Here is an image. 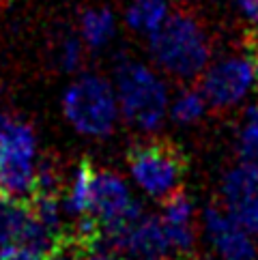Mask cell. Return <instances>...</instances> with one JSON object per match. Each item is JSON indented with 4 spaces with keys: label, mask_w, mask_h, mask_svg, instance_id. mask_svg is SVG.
Here are the masks:
<instances>
[{
    "label": "cell",
    "mask_w": 258,
    "mask_h": 260,
    "mask_svg": "<svg viewBox=\"0 0 258 260\" xmlns=\"http://www.w3.org/2000/svg\"><path fill=\"white\" fill-rule=\"evenodd\" d=\"M149 52L155 64L177 80H196L211 58L205 28L189 13H168L149 35Z\"/></svg>",
    "instance_id": "1"
},
{
    "label": "cell",
    "mask_w": 258,
    "mask_h": 260,
    "mask_svg": "<svg viewBox=\"0 0 258 260\" xmlns=\"http://www.w3.org/2000/svg\"><path fill=\"white\" fill-rule=\"evenodd\" d=\"M114 92L118 114L140 134L159 132L168 116V86L144 62L121 58L114 69Z\"/></svg>",
    "instance_id": "2"
},
{
    "label": "cell",
    "mask_w": 258,
    "mask_h": 260,
    "mask_svg": "<svg viewBox=\"0 0 258 260\" xmlns=\"http://www.w3.org/2000/svg\"><path fill=\"white\" fill-rule=\"evenodd\" d=\"M62 112L78 134L88 138H106L118 123V101L112 82L84 73L71 82L62 95Z\"/></svg>",
    "instance_id": "3"
},
{
    "label": "cell",
    "mask_w": 258,
    "mask_h": 260,
    "mask_svg": "<svg viewBox=\"0 0 258 260\" xmlns=\"http://www.w3.org/2000/svg\"><path fill=\"white\" fill-rule=\"evenodd\" d=\"M37 136L33 127L0 112V196L28 200L35 191Z\"/></svg>",
    "instance_id": "4"
},
{
    "label": "cell",
    "mask_w": 258,
    "mask_h": 260,
    "mask_svg": "<svg viewBox=\"0 0 258 260\" xmlns=\"http://www.w3.org/2000/svg\"><path fill=\"white\" fill-rule=\"evenodd\" d=\"M183 172L185 161L181 153L164 142L142 144L129 155V174L134 183L155 200H164L177 191Z\"/></svg>",
    "instance_id": "5"
},
{
    "label": "cell",
    "mask_w": 258,
    "mask_h": 260,
    "mask_svg": "<svg viewBox=\"0 0 258 260\" xmlns=\"http://www.w3.org/2000/svg\"><path fill=\"white\" fill-rule=\"evenodd\" d=\"M200 92L215 110H230L250 95L256 78L250 56H226L200 73Z\"/></svg>",
    "instance_id": "6"
},
{
    "label": "cell",
    "mask_w": 258,
    "mask_h": 260,
    "mask_svg": "<svg viewBox=\"0 0 258 260\" xmlns=\"http://www.w3.org/2000/svg\"><path fill=\"white\" fill-rule=\"evenodd\" d=\"M219 198L226 215L258 237V166L239 161L230 168L219 185Z\"/></svg>",
    "instance_id": "7"
},
{
    "label": "cell",
    "mask_w": 258,
    "mask_h": 260,
    "mask_svg": "<svg viewBox=\"0 0 258 260\" xmlns=\"http://www.w3.org/2000/svg\"><path fill=\"white\" fill-rule=\"evenodd\" d=\"M58 241L37 221L28 200L0 196V249L22 245L48 254Z\"/></svg>",
    "instance_id": "8"
},
{
    "label": "cell",
    "mask_w": 258,
    "mask_h": 260,
    "mask_svg": "<svg viewBox=\"0 0 258 260\" xmlns=\"http://www.w3.org/2000/svg\"><path fill=\"white\" fill-rule=\"evenodd\" d=\"M202 226L219 260H258V247L252 235L219 207L211 204L202 209Z\"/></svg>",
    "instance_id": "9"
},
{
    "label": "cell",
    "mask_w": 258,
    "mask_h": 260,
    "mask_svg": "<svg viewBox=\"0 0 258 260\" xmlns=\"http://www.w3.org/2000/svg\"><path fill=\"white\" fill-rule=\"evenodd\" d=\"M116 252L125 260H168L172 254V247L164 232L162 219L144 213L125 232Z\"/></svg>",
    "instance_id": "10"
},
{
    "label": "cell",
    "mask_w": 258,
    "mask_h": 260,
    "mask_svg": "<svg viewBox=\"0 0 258 260\" xmlns=\"http://www.w3.org/2000/svg\"><path fill=\"white\" fill-rule=\"evenodd\" d=\"M116 32V20L114 13L106 7L88 9L80 17V39L90 50H99L112 41Z\"/></svg>",
    "instance_id": "11"
},
{
    "label": "cell",
    "mask_w": 258,
    "mask_h": 260,
    "mask_svg": "<svg viewBox=\"0 0 258 260\" xmlns=\"http://www.w3.org/2000/svg\"><path fill=\"white\" fill-rule=\"evenodd\" d=\"M168 0H132L125 11V24L134 32L151 35L168 17Z\"/></svg>",
    "instance_id": "12"
},
{
    "label": "cell",
    "mask_w": 258,
    "mask_h": 260,
    "mask_svg": "<svg viewBox=\"0 0 258 260\" xmlns=\"http://www.w3.org/2000/svg\"><path fill=\"white\" fill-rule=\"evenodd\" d=\"M90 185H93V168H90L88 161H82L78 166V170L73 172L67 196H64V202H62V211L67 213V215L82 217L88 213Z\"/></svg>",
    "instance_id": "13"
},
{
    "label": "cell",
    "mask_w": 258,
    "mask_h": 260,
    "mask_svg": "<svg viewBox=\"0 0 258 260\" xmlns=\"http://www.w3.org/2000/svg\"><path fill=\"white\" fill-rule=\"evenodd\" d=\"M207 108H209V104L200 90L183 88L168 104V116L172 118V123H177L179 127H189L205 116Z\"/></svg>",
    "instance_id": "14"
},
{
    "label": "cell",
    "mask_w": 258,
    "mask_h": 260,
    "mask_svg": "<svg viewBox=\"0 0 258 260\" xmlns=\"http://www.w3.org/2000/svg\"><path fill=\"white\" fill-rule=\"evenodd\" d=\"M235 148L239 161L258 166V104L245 108L235 134Z\"/></svg>",
    "instance_id": "15"
},
{
    "label": "cell",
    "mask_w": 258,
    "mask_h": 260,
    "mask_svg": "<svg viewBox=\"0 0 258 260\" xmlns=\"http://www.w3.org/2000/svg\"><path fill=\"white\" fill-rule=\"evenodd\" d=\"M30 209L35 213L37 221L50 232L54 239H62V207L56 196L52 193H33Z\"/></svg>",
    "instance_id": "16"
},
{
    "label": "cell",
    "mask_w": 258,
    "mask_h": 260,
    "mask_svg": "<svg viewBox=\"0 0 258 260\" xmlns=\"http://www.w3.org/2000/svg\"><path fill=\"white\" fill-rule=\"evenodd\" d=\"M194 215H196V204L181 189L172 191L168 198H164V211L159 217L164 226H194Z\"/></svg>",
    "instance_id": "17"
},
{
    "label": "cell",
    "mask_w": 258,
    "mask_h": 260,
    "mask_svg": "<svg viewBox=\"0 0 258 260\" xmlns=\"http://www.w3.org/2000/svg\"><path fill=\"white\" fill-rule=\"evenodd\" d=\"M82 39L78 35L67 32L56 45V62L64 73H71L80 67L82 62Z\"/></svg>",
    "instance_id": "18"
},
{
    "label": "cell",
    "mask_w": 258,
    "mask_h": 260,
    "mask_svg": "<svg viewBox=\"0 0 258 260\" xmlns=\"http://www.w3.org/2000/svg\"><path fill=\"white\" fill-rule=\"evenodd\" d=\"M86 256V245L80 243L78 239H60L56 245H54L45 260H84Z\"/></svg>",
    "instance_id": "19"
},
{
    "label": "cell",
    "mask_w": 258,
    "mask_h": 260,
    "mask_svg": "<svg viewBox=\"0 0 258 260\" xmlns=\"http://www.w3.org/2000/svg\"><path fill=\"white\" fill-rule=\"evenodd\" d=\"M45 256L48 254H41V252H37V249L22 247V245L0 249V260H45Z\"/></svg>",
    "instance_id": "20"
},
{
    "label": "cell",
    "mask_w": 258,
    "mask_h": 260,
    "mask_svg": "<svg viewBox=\"0 0 258 260\" xmlns=\"http://www.w3.org/2000/svg\"><path fill=\"white\" fill-rule=\"evenodd\" d=\"M84 260H125V258L118 252H114V249H108L104 245H93L86 249Z\"/></svg>",
    "instance_id": "21"
},
{
    "label": "cell",
    "mask_w": 258,
    "mask_h": 260,
    "mask_svg": "<svg viewBox=\"0 0 258 260\" xmlns=\"http://www.w3.org/2000/svg\"><path fill=\"white\" fill-rule=\"evenodd\" d=\"M237 7L245 20L258 28V0H237Z\"/></svg>",
    "instance_id": "22"
},
{
    "label": "cell",
    "mask_w": 258,
    "mask_h": 260,
    "mask_svg": "<svg viewBox=\"0 0 258 260\" xmlns=\"http://www.w3.org/2000/svg\"><path fill=\"white\" fill-rule=\"evenodd\" d=\"M250 60H252V67H254V78H256V82H258V35L254 37V41H252Z\"/></svg>",
    "instance_id": "23"
}]
</instances>
